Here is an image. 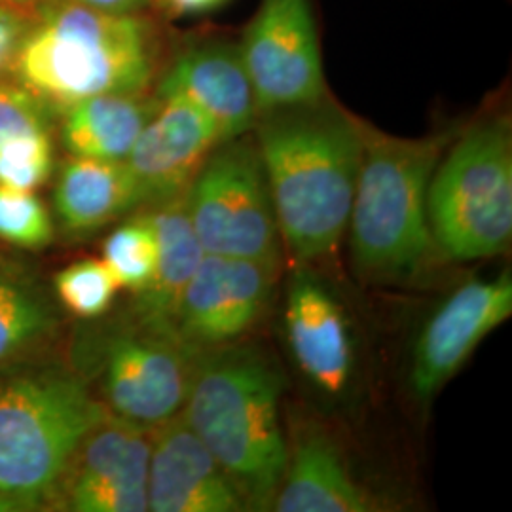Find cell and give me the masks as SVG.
Listing matches in <instances>:
<instances>
[{
    "label": "cell",
    "instance_id": "cell-1",
    "mask_svg": "<svg viewBox=\"0 0 512 512\" xmlns=\"http://www.w3.org/2000/svg\"><path fill=\"white\" fill-rule=\"evenodd\" d=\"M255 126L281 245L300 264L332 255L348 232L363 154L359 120L323 99L258 114Z\"/></svg>",
    "mask_w": 512,
    "mask_h": 512
},
{
    "label": "cell",
    "instance_id": "cell-2",
    "mask_svg": "<svg viewBox=\"0 0 512 512\" xmlns=\"http://www.w3.org/2000/svg\"><path fill=\"white\" fill-rule=\"evenodd\" d=\"M283 374L262 349L202 351L183 418L234 482L247 511H270L287 467Z\"/></svg>",
    "mask_w": 512,
    "mask_h": 512
},
{
    "label": "cell",
    "instance_id": "cell-3",
    "mask_svg": "<svg viewBox=\"0 0 512 512\" xmlns=\"http://www.w3.org/2000/svg\"><path fill=\"white\" fill-rule=\"evenodd\" d=\"M158 50L154 27L139 14L42 0L19 46L12 78L61 114L95 95L147 92Z\"/></svg>",
    "mask_w": 512,
    "mask_h": 512
},
{
    "label": "cell",
    "instance_id": "cell-4",
    "mask_svg": "<svg viewBox=\"0 0 512 512\" xmlns=\"http://www.w3.org/2000/svg\"><path fill=\"white\" fill-rule=\"evenodd\" d=\"M359 124L363 154L349 213L351 262L366 279L416 275L435 245L427 196L452 137L439 133L406 139Z\"/></svg>",
    "mask_w": 512,
    "mask_h": 512
},
{
    "label": "cell",
    "instance_id": "cell-5",
    "mask_svg": "<svg viewBox=\"0 0 512 512\" xmlns=\"http://www.w3.org/2000/svg\"><path fill=\"white\" fill-rule=\"evenodd\" d=\"M86 384L59 368L0 376V492L25 511L54 503L76 450L107 416Z\"/></svg>",
    "mask_w": 512,
    "mask_h": 512
},
{
    "label": "cell",
    "instance_id": "cell-6",
    "mask_svg": "<svg viewBox=\"0 0 512 512\" xmlns=\"http://www.w3.org/2000/svg\"><path fill=\"white\" fill-rule=\"evenodd\" d=\"M427 213L433 243L450 260L473 262L509 249L512 135L505 116L476 122L446 147L431 177Z\"/></svg>",
    "mask_w": 512,
    "mask_h": 512
},
{
    "label": "cell",
    "instance_id": "cell-7",
    "mask_svg": "<svg viewBox=\"0 0 512 512\" xmlns=\"http://www.w3.org/2000/svg\"><path fill=\"white\" fill-rule=\"evenodd\" d=\"M184 205L207 255L279 264L281 236L255 139L220 143L188 186Z\"/></svg>",
    "mask_w": 512,
    "mask_h": 512
},
{
    "label": "cell",
    "instance_id": "cell-8",
    "mask_svg": "<svg viewBox=\"0 0 512 512\" xmlns=\"http://www.w3.org/2000/svg\"><path fill=\"white\" fill-rule=\"evenodd\" d=\"M202 351L169 330L133 321L103 349V395L112 416L145 429L183 412Z\"/></svg>",
    "mask_w": 512,
    "mask_h": 512
},
{
    "label": "cell",
    "instance_id": "cell-9",
    "mask_svg": "<svg viewBox=\"0 0 512 512\" xmlns=\"http://www.w3.org/2000/svg\"><path fill=\"white\" fill-rule=\"evenodd\" d=\"M238 46L258 114L327 99L311 0H260Z\"/></svg>",
    "mask_w": 512,
    "mask_h": 512
},
{
    "label": "cell",
    "instance_id": "cell-10",
    "mask_svg": "<svg viewBox=\"0 0 512 512\" xmlns=\"http://www.w3.org/2000/svg\"><path fill=\"white\" fill-rule=\"evenodd\" d=\"M512 315V279H473L450 294L421 327L412 351L408 385L420 403H429L448 384L480 342Z\"/></svg>",
    "mask_w": 512,
    "mask_h": 512
},
{
    "label": "cell",
    "instance_id": "cell-11",
    "mask_svg": "<svg viewBox=\"0 0 512 512\" xmlns=\"http://www.w3.org/2000/svg\"><path fill=\"white\" fill-rule=\"evenodd\" d=\"M275 274L277 264L205 253L179 304V338L198 351L236 344L268 308Z\"/></svg>",
    "mask_w": 512,
    "mask_h": 512
},
{
    "label": "cell",
    "instance_id": "cell-12",
    "mask_svg": "<svg viewBox=\"0 0 512 512\" xmlns=\"http://www.w3.org/2000/svg\"><path fill=\"white\" fill-rule=\"evenodd\" d=\"M150 429L107 412L82 440L54 503L76 512L148 511Z\"/></svg>",
    "mask_w": 512,
    "mask_h": 512
},
{
    "label": "cell",
    "instance_id": "cell-13",
    "mask_svg": "<svg viewBox=\"0 0 512 512\" xmlns=\"http://www.w3.org/2000/svg\"><path fill=\"white\" fill-rule=\"evenodd\" d=\"M283 330L304 380L325 399H344L357 372L353 325L346 306L308 268L300 266L287 283Z\"/></svg>",
    "mask_w": 512,
    "mask_h": 512
},
{
    "label": "cell",
    "instance_id": "cell-14",
    "mask_svg": "<svg viewBox=\"0 0 512 512\" xmlns=\"http://www.w3.org/2000/svg\"><path fill=\"white\" fill-rule=\"evenodd\" d=\"M220 143L219 131L198 110L175 97H158V107L126 158L139 207L183 198Z\"/></svg>",
    "mask_w": 512,
    "mask_h": 512
},
{
    "label": "cell",
    "instance_id": "cell-15",
    "mask_svg": "<svg viewBox=\"0 0 512 512\" xmlns=\"http://www.w3.org/2000/svg\"><path fill=\"white\" fill-rule=\"evenodd\" d=\"M148 511H247L234 482L183 414L150 429Z\"/></svg>",
    "mask_w": 512,
    "mask_h": 512
},
{
    "label": "cell",
    "instance_id": "cell-16",
    "mask_svg": "<svg viewBox=\"0 0 512 512\" xmlns=\"http://www.w3.org/2000/svg\"><path fill=\"white\" fill-rule=\"evenodd\" d=\"M156 97H175L198 110L222 143L243 137L258 118L253 86L234 44L205 42L181 52L162 74Z\"/></svg>",
    "mask_w": 512,
    "mask_h": 512
},
{
    "label": "cell",
    "instance_id": "cell-17",
    "mask_svg": "<svg viewBox=\"0 0 512 512\" xmlns=\"http://www.w3.org/2000/svg\"><path fill=\"white\" fill-rule=\"evenodd\" d=\"M272 511L374 512L382 507L353 475L329 431L315 421H302L287 440V467Z\"/></svg>",
    "mask_w": 512,
    "mask_h": 512
},
{
    "label": "cell",
    "instance_id": "cell-18",
    "mask_svg": "<svg viewBox=\"0 0 512 512\" xmlns=\"http://www.w3.org/2000/svg\"><path fill=\"white\" fill-rule=\"evenodd\" d=\"M158 239V266L150 285L137 294L135 319L175 332L184 289L202 262V243L194 232L183 198L160 203L145 213Z\"/></svg>",
    "mask_w": 512,
    "mask_h": 512
},
{
    "label": "cell",
    "instance_id": "cell-19",
    "mask_svg": "<svg viewBox=\"0 0 512 512\" xmlns=\"http://www.w3.org/2000/svg\"><path fill=\"white\" fill-rule=\"evenodd\" d=\"M57 219L71 234H90L139 207L126 162L69 156L54 188Z\"/></svg>",
    "mask_w": 512,
    "mask_h": 512
},
{
    "label": "cell",
    "instance_id": "cell-20",
    "mask_svg": "<svg viewBox=\"0 0 512 512\" xmlns=\"http://www.w3.org/2000/svg\"><path fill=\"white\" fill-rule=\"evenodd\" d=\"M158 107L147 92L103 93L63 110L61 143L69 156L126 162Z\"/></svg>",
    "mask_w": 512,
    "mask_h": 512
},
{
    "label": "cell",
    "instance_id": "cell-21",
    "mask_svg": "<svg viewBox=\"0 0 512 512\" xmlns=\"http://www.w3.org/2000/svg\"><path fill=\"white\" fill-rule=\"evenodd\" d=\"M57 325L54 302L35 277L0 264V370L40 348Z\"/></svg>",
    "mask_w": 512,
    "mask_h": 512
},
{
    "label": "cell",
    "instance_id": "cell-22",
    "mask_svg": "<svg viewBox=\"0 0 512 512\" xmlns=\"http://www.w3.org/2000/svg\"><path fill=\"white\" fill-rule=\"evenodd\" d=\"M103 262L120 289L143 293L158 266V239L147 215L128 220L110 234L103 245Z\"/></svg>",
    "mask_w": 512,
    "mask_h": 512
},
{
    "label": "cell",
    "instance_id": "cell-23",
    "mask_svg": "<svg viewBox=\"0 0 512 512\" xmlns=\"http://www.w3.org/2000/svg\"><path fill=\"white\" fill-rule=\"evenodd\" d=\"M59 304L78 319H97L110 310L120 285L103 260L84 258L54 277Z\"/></svg>",
    "mask_w": 512,
    "mask_h": 512
},
{
    "label": "cell",
    "instance_id": "cell-24",
    "mask_svg": "<svg viewBox=\"0 0 512 512\" xmlns=\"http://www.w3.org/2000/svg\"><path fill=\"white\" fill-rule=\"evenodd\" d=\"M0 241L25 251L54 241V222L35 192L0 186Z\"/></svg>",
    "mask_w": 512,
    "mask_h": 512
},
{
    "label": "cell",
    "instance_id": "cell-25",
    "mask_svg": "<svg viewBox=\"0 0 512 512\" xmlns=\"http://www.w3.org/2000/svg\"><path fill=\"white\" fill-rule=\"evenodd\" d=\"M52 171V131L19 137L0 145V186L35 192L50 179Z\"/></svg>",
    "mask_w": 512,
    "mask_h": 512
},
{
    "label": "cell",
    "instance_id": "cell-26",
    "mask_svg": "<svg viewBox=\"0 0 512 512\" xmlns=\"http://www.w3.org/2000/svg\"><path fill=\"white\" fill-rule=\"evenodd\" d=\"M52 110L10 76L0 78V145L52 131Z\"/></svg>",
    "mask_w": 512,
    "mask_h": 512
},
{
    "label": "cell",
    "instance_id": "cell-27",
    "mask_svg": "<svg viewBox=\"0 0 512 512\" xmlns=\"http://www.w3.org/2000/svg\"><path fill=\"white\" fill-rule=\"evenodd\" d=\"M29 23L31 16L19 12L10 2L0 0V78L12 76Z\"/></svg>",
    "mask_w": 512,
    "mask_h": 512
},
{
    "label": "cell",
    "instance_id": "cell-28",
    "mask_svg": "<svg viewBox=\"0 0 512 512\" xmlns=\"http://www.w3.org/2000/svg\"><path fill=\"white\" fill-rule=\"evenodd\" d=\"M228 0H164L165 8L179 16H200L224 6Z\"/></svg>",
    "mask_w": 512,
    "mask_h": 512
},
{
    "label": "cell",
    "instance_id": "cell-29",
    "mask_svg": "<svg viewBox=\"0 0 512 512\" xmlns=\"http://www.w3.org/2000/svg\"><path fill=\"white\" fill-rule=\"evenodd\" d=\"M95 10L112 14H139L150 0H74Z\"/></svg>",
    "mask_w": 512,
    "mask_h": 512
},
{
    "label": "cell",
    "instance_id": "cell-30",
    "mask_svg": "<svg viewBox=\"0 0 512 512\" xmlns=\"http://www.w3.org/2000/svg\"><path fill=\"white\" fill-rule=\"evenodd\" d=\"M6 2H10L14 8H18L19 12H23L27 16H33L42 0H6Z\"/></svg>",
    "mask_w": 512,
    "mask_h": 512
},
{
    "label": "cell",
    "instance_id": "cell-31",
    "mask_svg": "<svg viewBox=\"0 0 512 512\" xmlns=\"http://www.w3.org/2000/svg\"><path fill=\"white\" fill-rule=\"evenodd\" d=\"M25 511V507L18 503L16 499H12V497H8V495L2 494L0 492V512H21Z\"/></svg>",
    "mask_w": 512,
    "mask_h": 512
}]
</instances>
